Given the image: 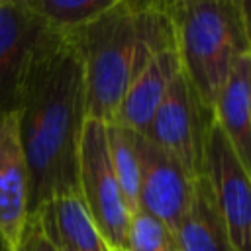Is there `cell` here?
Returning a JSON list of instances; mask_svg holds the SVG:
<instances>
[{
	"instance_id": "15",
	"label": "cell",
	"mask_w": 251,
	"mask_h": 251,
	"mask_svg": "<svg viewBox=\"0 0 251 251\" xmlns=\"http://www.w3.org/2000/svg\"><path fill=\"white\" fill-rule=\"evenodd\" d=\"M106 126H108L110 161H112L122 196L126 200V206L129 214H133L139 202V159H137L135 133L116 124H106Z\"/></svg>"
},
{
	"instance_id": "7",
	"label": "cell",
	"mask_w": 251,
	"mask_h": 251,
	"mask_svg": "<svg viewBox=\"0 0 251 251\" xmlns=\"http://www.w3.org/2000/svg\"><path fill=\"white\" fill-rule=\"evenodd\" d=\"M135 143L139 159L137 210L155 216L175 231L192 202L198 176L145 135L135 133Z\"/></svg>"
},
{
	"instance_id": "17",
	"label": "cell",
	"mask_w": 251,
	"mask_h": 251,
	"mask_svg": "<svg viewBox=\"0 0 251 251\" xmlns=\"http://www.w3.org/2000/svg\"><path fill=\"white\" fill-rule=\"evenodd\" d=\"M18 251H57L47 239L45 235L41 233V229L35 226V222L29 218L27 222V227L24 231V237L20 241V247Z\"/></svg>"
},
{
	"instance_id": "6",
	"label": "cell",
	"mask_w": 251,
	"mask_h": 251,
	"mask_svg": "<svg viewBox=\"0 0 251 251\" xmlns=\"http://www.w3.org/2000/svg\"><path fill=\"white\" fill-rule=\"evenodd\" d=\"M214 112L208 110L180 73L165 94L145 133L149 141L173 155L194 176L202 175L204 141Z\"/></svg>"
},
{
	"instance_id": "3",
	"label": "cell",
	"mask_w": 251,
	"mask_h": 251,
	"mask_svg": "<svg viewBox=\"0 0 251 251\" xmlns=\"http://www.w3.org/2000/svg\"><path fill=\"white\" fill-rule=\"evenodd\" d=\"M182 75L214 112L235 63L249 53L239 0L167 2Z\"/></svg>"
},
{
	"instance_id": "18",
	"label": "cell",
	"mask_w": 251,
	"mask_h": 251,
	"mask_svg": "<svg viewBox=\"0 0 251 251\" xmlns=\"http://www.w3.org/2000/svg\"><path fill=\"white\" fill-rule=\"evenodd\" d=\"M241 4V14H243V25H245V37L251 53V0H239Z\"/></svg>"
},
{
	"instance_id": "5",
	"label": "cell",
	"mask_w": 251,
	"mask_h": 251,
	"mask_svg": "<svg viewBox=\"0 0 251 251\" xmlns=\"http://www.w3.org/2000/svg\"><path fill=\"white\" fill-rule=\"evenodd\" d=\"M202 176L212 190L233 249L251 251V175L237 159L216 120H212L204 141Z\"/></svg>"
},
{
	"instance_id": "10",
	"label": "cell",
	"mask_w": 251,
	"mask_h": 251,
	"mask_svg": "<svg viewBox=\"0 0 251 251\" xmlns=\"http://www.w3.org/2000/svg\"><path fill=\"white\" fill-rule=\"evenodd\" d=\"M45 29L25 0L0 2V112L14 110L25 63Z\"/></svg>"
},
{
	"instance_id": "2",
	"label": "cell",
	"mask_w": 251,
	"mask_h": 251,
	"mask_svg": "<svg viewBox=\"0 0 251 251\" xmlns=\"http://www.w3.org/2000/svg\"><path fill=\"white\" fill-rule=\"evenodd\" d=\"M73 35L84 65L88 118L104 124L114 122L137 71L161 49L175 47L167 2L161 0H114Z\"/></svg>"
},
{
	"instance_id": "14",
	"label": "cell",
	"mask_w": 251,
	"mask_h": 251,
	"mask_svg": "<svg viewBox=\"0 0 251 251\" xmlns=\"http://www.w3.org/2000/svg\"><path fill=\"white\" fill-rule=\"evenodd\" d=\"M47 29L75 33L102 16L114 0H25Z\"/></svg>"
},
{
	"instance_id": "4",
	"label": "cell",
	"mask_w": 251,
	"mask_h": 251,
	"mask_svg": "<svg viewBox=\"0 0 251 251\" xmlns=\"http://www.w3.org/2000/svg\"><path fill=\"white\" fill-rule=\"evenodd\" d=\"M78 194L108 251H124L129 210L122 196L108 149V126L86 120L78 149Z\"/></svg>"
},
{
	"instance_id": "13",
	"label": "cell",
	"mask_w": 251,
	"mask_h": 251,
	"mask_svg": "<svg viewBox=\"0 0 251 251\" xmlns=\"http://www.w3.org/2000/svg\"><path fill=\"white\" fill-rule=\"evenodd\" d=\"M176 251H235L206 178H196L192 202L173 231Z\"/></svg>"
},
{
	"instance_id": "9",
	"label": "cell",
	"mask_w": 251,
	"mask_h": 251,
	"mask_svg": "<svg viewBox=\"0 0 251 251\" xmlns=\"http://www.w3.org/2000/svg\"><path fill=\"white\" fill-rule=\"evenodd\" d=\"M180 73L182 69L175 47L155 53L129 82L112 124L145 135L165 94Z\"/></svg>"
},
{
	"instance_id": "12",
	"label": "cell",
	"mask_w": 251,
	"mask_h": 251,
	"mask_svg": "<svg viewBox=\"0 0 251 251\" xmlns=\"http://www.w3.org/2000/svg\"><path fill=\"white\" fill-rule=\"evenodd\" d=\"M214 120L251 175V53L231 69L214 104Z\"/></svg>"
},
{
	"instance_id": "1",
	"label": "cell",
	"mask_w": 251,
	"mask_h": 251,
	"mask_svg": "<svg viewBox=\"0 0 251 251\" xmlns=\"http://www.w3.org/2000/svg\"><path fill=\"white\" fill-rule=\"evenodd\" d=\"M14 114L29 176V216L59 194L78 192L86 110L84 65L73 33L45 29L18 84Z\"/></svg>"
},
{
	"instance_id": "19",
	"label": "cell",
	"mask_w": 251,
	"mask_h": 251,
	"mask_svg": "<svg viewBox=\"0 0 251 251\" xmlns=\"http://www.w3.org/2000/svg\"><path fill=\"white\" fill-rule=\"evenodd\" d=\"M0 251H10V249L4 245V241H2V239H0Z\"/></svg>"
},
{
	"instance_id": "16",
	"label": "cell",
	"mask_w": 251,
	"mask_h": 251,
	"mask_svg": "<svg viewBox=\"0 0 251 251\" xmlns=\"http://www.w3.org/2000/svg\"><path fill=\"white\" fill-rule=\"evenodd\" d=\"M124 251H176L173 231L155 216L135 210L129 218Z\"/></svg>"
},
{
	"instance_id": "8",
	"label": "cell",
	"mask_w": 251,
	"mask_h": 251,
	"mask_svg": "<svg viewBox=\"0 0 251 251\" xmlns=\"http://www.w3.org/2000/svg\"><path fill=\"white\" fill-rule=\"evenodd\" d=\"M29 222V176L14 110L0 112V239L18 251Z\"/></svg>"
},
{
	"instance_id": "11",
	"label": "cell",
	"mask_w": 251,
	"mask_h": 251,
	"mask_svg": "<svg viewBox=\"0 0 251 251\" xmlns=\"http://www.w3.org/2000/svg\"><path fill=\"white\" fill-rule=\"evenodd\" d=\"M29 218L57 251H108L78 192L53 196Z\"/></svg>"
}]
</instances>
